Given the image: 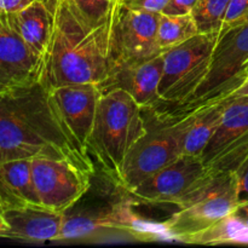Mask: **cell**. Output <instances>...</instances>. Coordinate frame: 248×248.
Segmentation results:
<instances>
[{
    "mask_svg": "<svg viewBox=\"0 0 248 248\" xmlns=\"http://www.w3.org/2000/svg\"><path fill=\"white\" fill-rule=\"evenodd\" d=\"M199 0H170L169 5L162 12L169 15L191 14Z\"/></svg>",
    "mask_w": 248,
    "mask_h": 248,
    "instance_id": "obj_27",
    "label": "cell"
},
{
    "mask_svg": "<svg viewBox=\"0 0 248 248\" xmlns=\"http://www.w3.org/2000/svg\"><path fill=\"white\" fill-rule=\"evenodd\" d=\"M223 102L220 123L201 159L215 171L235 172L248 157V96Z\"/></svg>",
    "mask_w": 248,
    "mask_h": 248,
    "instance_id": "obj_11",
    "label": "cell"
},
{
    "mask_svg": "<svg viewBox=\"0 0 248 248\" xmlns=\"http://www.w3.org/2000/svg\"><path fill=\"white\" fill-rule=\"evenodd\" d=\"M4 230H5V223H4V220H1V222H0V237H1Z\"/></svg>",
    "mask_w": 248,
    "mask_h": 248,
    "instance_id": "obj_31",
    "label": "cell"
},
{
    "mask_svg": "<svg viewBox=\"0 0 248 248\" xmlns=\"http://www.w3.org/2000/svg\"><path fill=\"white\" fill-rule=\"evenodd\" d=\"M31 50L44 58L53 29V9L46 0H35L24 9L0 15Z\"/></svg>",
    "mask_w": 248,
    "mask_h": 248,
    "instance_id": "obj_17",
    "label": "cell"
},
{
    "mask_svg": "<svg viewBox=\"0 0 248 248\" xmlns=\"http://www.w3.org/2000/svg\"><path fill=\"white\" fill-rule=\"evenodd\" d=\"M80 18L91 26H99L114 17L119 0H68Z\"/></svg>",
    "mask_w": 248,
    "mask_h": 248,
    "instance_id": "obj_23",
    "label": "cell"
},
{
    "mask_svg": "<svg viewBox=\"0 0 248 248\" xmlns=\"http://www.w3.org/2000/svg\"><path fill=\"white\" fill-rule=\"evenodd\" d=\"M157 21L159 14L118 5L110 39L113 70L128 63L149 60L162 52L157 45Z\"/></svg>",
    "mask_w": 248,
    "mask_h": 248,
    "instance_id": "obj_9",
    "label": "cell"
},
{
    "mask_svg": "<svg viewBox=\"0 0 248 248\" xmlns=\"http://www.w3.org/2000/svg\"><path fill=\"white\" fill-rule=\"evenodd\" d=\"M241 96H248V78L246 80H245L244 84L240 85V86L237 87L236 90H234V91H232V93H230L229 96H228L225 99L234 98V97H241ZM222 101H223V99H222Z\"/></svg>",
    "mask_w": 248,
    "mask_h": 248,
    "instance_id": "obj_29",
    "label": "cell"
},
{
    "mask_svg": "<svg viewBox=\"0 0 248 248\" xmlns=\"http://www.w3.org/2000/svg\"><path fill=\"white\" fill-rule=\"evenodd\" d=\"M224 102L217 101L188 110V123L183 135V155L201 157L222 119Z\"/></svg>",
    "mask_w": 248,
    "mask_h": 248,
    "instance_id": "obj_19",
    "label": "cell"
},
{
    "mask_svg": "<svg viewBox=\"0 0 248 248\" xmlns=\"http://www.w3.org/2000/svg\"><path fill=\"white\" fill-rule=\"evenodd\" d=\"M135 201L120 182L98 167L86 193L63 212L60 240H80L115 228L121 208Z\"/></svg>",
    "mask_w": 248,
    "mask_h": 248,
    "instance_id": "obj_6",
    "label": "cell"
},
{
    "mask_svg": "<svg viewBox=\"0 0 248 248\" xmlns=\"http://www.w3.org/2000/svg\"><path fill=\"white\" fill-rule=\"evenodd\" d=\"M2 220V212H1V208H0V222Z\"/></svg>",
    "mask_w": 248,
    "mask_h": 248,
    "instance_id": "obj_32",
    "label": "cell"
},
{
    "mask_svg": "<svg viewBox=\"0 0 248 248\" xmlns=\"http://www.w3.org/2000/svg\"><path fill=\"white\" fill-rule=\"evenodd\" d=\"M210 170L201 157L182 155L128 193L137 205H176Z\"/></svg>",
    "mask_w": 248,
    "mask_h": 248,
    "instance_id": "obj_12",
    "label": "cell"
},
{
    "mask_svg": "<svg viewBox=\"0 0 248 248\" xmlns=\"http://www.w3.org/2000/svg\"><path fill=\"white\" fill-rule=\"evenodd\" d=\"M248 22V0H230L220 31Z\"/></svg>",
    "mask_w": 248,
    "mask_h": 248,
    "instance_id": "obj_24",
    "label": "cell"
},
{
    "mask_svg": "<svg viewBox=\"0 0 248 248\" xmlns=\"http://www.w3.org/2000/svg\"><path fill=\"white\" fill-rule=\"evenodd\" d=\"M169 2L170 0H119V4H123L125 6L154 12V14H161Z\"/></svg>",
    "mask_w": 248,
    "mask_h": 248,
    "instance_id": "obj_25",
    "label": "cell"
},
{
    "mask_svg": "<svg viewBox=\"0 0 248 248\" xmlns=\"http://www.w3.org/2000/svg\"><path fill=\"white\" fill-rule=\"evenodd\" d=\"M247 64L248 22L219 31L205 79L190 99L173 110L188 111L225 99L247 79Z\"/></svg>",
    "mask_w": 248,
    "mask_h": 248,
    "instance_id": "obj_8",
    "label": "cell"
},
{
    "mask_svg": "<svg viewBox=\"0 0 248 248\" xmlns=\"http://www.w3.org/2000/svg\"><path fill=\"white\" fill-rule=\"evenodd\" d=\"M5 230L1 237L28 242L60 240L63 213L44 205H24L2 213Z\"/></svg>",
    "mask_w": 248,
    "mask_h": 248,
    "instance_id": "obj_16",
    "label": "cell"
},
{
    "mask_svg": "<svg viewBox=\"0 0 248 248\" xmlns=\"http://www.w3.org/2000/svg\"><path fill=\"white\" fill-rule=\"evenodd\" d=\"M246 74H247V78H248V64H247V67H246Z\"/></svg>",
    "mask_w": 248,
    "mask_h": 248,
    "instance_id": "obj_33",
    "label": "cell"
},
{
    "mask_svg": "<svg viewBox=\"0 0 248 248\" xmlns=\"http://www.w3.org/2000/svg\"><path fill=\"white\" fill-rule=\"evenodd\" d=\"M219 31L198 33L164 51V72L159 86L162 106L177 109L195 93L210 69Z\"/></svg>",
    "mask_w": 248,
    "mask_h": 248,
    "instance_id": "obj_7",
    "label": "cell"
},
{
    "mask_svg": "<svg viewBox=\"0 0 248 248\" xmlns=\"http://www.w3.org/2000/svg\"><path fill=\"white\" fill-rule=\"evenodd\" d=\"M234 213L239 216V217L248 225V202L241 203V205L237 206Z\"/></svg>",
    "mask_w": 248,
    "mask_h": 248,
    "instance_id": "obj_30",
    "label": "cell"
},
{
    "mask_svg": "<svg viewBox=\"0 0 248 248\" xmlns=\"http://www.w3.org/2000/svg\"><path fill=\"white\" fill-rule=\"evenodd\" d=\"M94 170L68 160L34 157L31 174L39 201L63 213L86 193Z\"/></svg>",
    "mask_w": 248,
    "mask_h": 248,
    "instance_id": "obj_10",
    "label": "cell"
},
{
    "mask_svg": "<svg viewBox=\"0 0 248 248\" xmlns=\"http://www.w3.org/2000/svg\"><path fill=\"white\" fill-rule=\"evenodd\" d=\"M237 183V203L248 202V157L235 171Z\"/></svg>",
    "mask_w": 248,
    "mask_h": 248,
    "instance_id": "obj_26",
    "label": "cell"
},
{
    "mask_svg": "<svg viewBox=\"0 0 248 248\" xmlns=\"http://www.w3.org/2000/svg\"><path fill=\"white\" fill-rule=\"evenodd\" d=\"M230 0H199L194 7V19L199 33L220 31Z\"/></svg>",
    "mask_w": 248,
    "mask_h": 248,
    "instance_id": "obj_22",
    "label": "cell"
},
{
    "mask_svg": "<svg viewBox=\"0 0 248 248\" xmlns=\"http://www.w3.org/2000/svg\"><path fill=\"white\" fill-rule=\"evenodd\" d=\"M53 9V29L44 56L41 81L47 89L70 84H97L110 78L113 19L91 26L80 18L68 0H46Z\"/></svg>",
    "mask_w": 248,
    "mask_h": 248,
    "instance_id": "obj_2",
    "label": "cell"
},
{
    "mask_svg": "<svg viewBox=\"0 0 248 248\" xmlns=\"http://www.w3.org/2000/svg\"><path fill=\"white\" fill-rule=\"evenodd\" d=\"M164 72V53L140 62L128 63L115 68L102 90L118 87L125 90L142 108L162 106L159 93Z\"/></svg>",
    "mask_w": 248,
    "mask_h": 248,
    "instance_id": "obj_15",
    "label": "cell"
},
{
    "mask_svg": "<svg viewBox=\"0 0 248 248\" xmlns=\"http://www.w3.org/2000/svg\"><path fill=\"white\" fill-rule=\"evenodd\" d=\"M34 157L96 167L65 125L41 80L0 93V161Z\"/></svg>",
    "mask_w": 248,
    "mask_h": 248,
    "instance_id": "obj_1",
    "label": "cell"
},
{
    "mask_svg": "<svg viewBox=\"0 0 248 248\" xmlns=\"http://www.w3.org/2000/svg\"><path fill=\"white\" fill-rule=\"evenodd\" d=\"M44 58L0 17V93L41 80Z\"/></svg>",
    "mask_w": 248,
    "mask_h": 248,
    "instance_id": "obj_14",
    "label": "cell"
},
{
    "mask_svg": "<svg viewBox=\"0 0 248 248\" xmlns=\"http://www.w3.org/2000/svg\"><path fill=\"white\" fill-rule=\"evenodd\" d=\"M174 206L178 210L167 220L178 241L184 242L235 212L239 206L235 172L211 169Z\"/></svg>",
    "mask_w": 248,
    "mask_h": 248,
    "instance_id": "obj_5",
    "label": "cell"
},
{
    "mask_svg": "<svg viewBox=\"0 0 248 248\" xmlns=\"http://www.w3.org/2000/svg\"><path fill=\"white\" fill-rule=\"evenodd\" d=\"M144 132L143 108L135 98L118 87L102 90L87 152L99 169L118 179L126 155Z\"/></svg>",
    "mask_w": 248,
    "mask_h": 248,
    "instance_id": "obj_3",
    "label": "cell"
},
{
    "mask_svg": "<svg viewBox=\"0 0 248 248\" xmlns=\"http://www.w3.org/2000/svg\"><path fill=\"white\" fill-rule=\"evenodd\" d=\"M184 244H248V225L239 216L232 213L210 225L202 232L189 236Z\"/></svg>",
    "mask_w": 248,
    "mask_h": 248,
    "instance_id": "obj_20",
    "label": "cell"
},
{
    "mask_svg": "<svg viewBox=\"0 0 248 248\" xmlns=\"http://www.w3.org/2000/svg\"><path fill=\"white\" fill-rule=\"evenodd\" d=\"M143 114L145 132L127 153L118 177L127 191L183 155L188 111L160 106L143 108Z\"/></svg>",
    "mask_w": 248,
    "mask_h": 248,
    "instance_id": "obj_4",
    "label": "cell"
},
{
    "mask_svg": "<svg viewBox=\"0 0 248 248\" xmlns=\"http://www.w3.org/2000/svg\"><path fill=\"white\" fill-rule=\"evenodd\" d=\"M41 205L31 174V159L0 161L1 212L24 205Z\"/></svg>",
    "mask_w": 248,
    "mask_h": 248,
    "instance_id": "obj_18",
    "label": "cell"
},
{
    "mask_svg": "<svg viewBox=\"0 0 248 248\" xmlns=\"http://www.w3.org/2000/svg\"><path fill=\"white\" fill-rule=\"evenodd\" d=\"M35 0H0V15L12 14L19 11Z\"/></svg>",
    "mask_w": 248,
    "mask_h": 248,
    "instance_id": "obj_28",
    "label": "cell"
},
{
    "mask_svg": "<svg viewBox=\"0 0 248 248\" xmlns=\"http://www.w3.org/2000/svg\"><path fill=\"white\" fill-rule=\"evenodd\" d=\"M48 91L65 125L81 149L89 155L87 142L93 126L102 87L97 84H70L48 89Z\"/></svg>",
    "mask_w": 248,
    "mask_h": 248,
    "instance_id": "obj_13",
    "label": "cell"
},
{
    "mask_svg": "<svg viewBox=\"0 0 248 248\" xmlns=\"http://www.w3.org/2000/svg\"><path fill=\"white\" fill-rule=\"evenodd\" d=\"M199 33L193 15L159 14L157 21V45L164 51L189 40Z\"/></svg>",
    "mask_w": 248,
    "mask_h": 248,
    "instance_id": "obj_21",
    "label": "cell"
}]
</instances>
